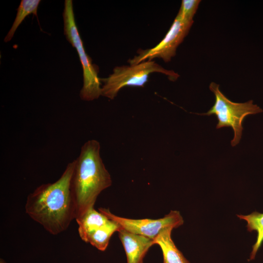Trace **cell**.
<instances>
[{
    "label": "cell",
    "mask_w": 263,
    "mask_h": 263,
    "mask_svg": "<svg viewBox=\"0 0 263 263\" xmlns=\"http://www.w3.org/2000/svg\"><path fill=\"white\" fill-rule=\"evenodd\" d=\"M172 227L163 230L154 239V244L159 246L163 255V263H190L178 249L171 238Z\"/></svg>",
    "instance_id": "cell-9"
},
{
    "label": "cell",
    "mask_w": 263,
    "mask_h": 263,
    "mask_svg": "<svg viewBox=\"0 0 263 263\" xmlns=\"http://www.w3.org/2000/svg\"><path fill=\"white\" fill-rule=\"evenodd\" d=\"M210 90L213 93L215 101L213 106L206 113L201 115H215L218 120L216 129L230 127L234 132V137L231 141L232 147L240 142L243 130L242 123L244 118L249 114H256L262 112L252 100L244 103H236L228 99L220 90L219 85L211 82Z\"/></svg>",
    "instance_id": "cell-5"
},
{
    "label": "cell",
    "mask_w": 263,
    "mask_h": 263,
    "mask_svg": "<svg viewBox=\"0 0 263 263\" xmlns=\"http://www.w3.org/2000/svg\"><path fill=\"white\" fill-rule=\"evenodd\" d=\"M98 209L108 219L117 223L121 228L152 240L163 230L169 227L176 228L184 224L183 217L176 210H171L163 218L157 219H133L115 215L107 208L101 207Z\"/></svg>",
    "instance_id": "cell-7"
},
{
    "label": "cell",
    "mask_w": 263,
    "mask_h": 263,
    "mask_svg": "<svg viewBox=\"0 0 263 263\" xmlns=\"http://www.w3.org/2000/svg\"><path fill=\"white\" fill-rule=\"evenodd\" d=\"M40 0H22L17 9V13L12 26L5 36L4 41L7 42L13 38L14 34L25 18L33 14L37 16Z\"/></svg>",
    "instance_id": "cell-13"
},
{
    "label": "cell",
    "mask_w": 263,
    "mask_h": 263,
    "mask_svg": "<svg viewBox=\"0 0 263 263\" xmlns=\"http://www.w3.org/2000/svg\"><path fill=\"white\" fill-rule=\"evenodd\" d=\"M237 216L239 219L246 222L248 231H255L257 233L256 242L252 246L249 256V260H253L263 242V213L254 211L248 215L238 214Z\"/></svg>",
    "instance_id": "cell-12"
},
{
    "label": "cell",
    "mask_w": 263,
    "mask_h": 263,
    "mask_svg": "<svg viewBox=\"0 0 263 263\" xmlns=\"http://www.w3.org/2000/svg\"><path fill=\"white\" fill-rule=\"evenodd\" d=\"M75 161L71 188L76 205V220L94 207L98 196L112 185V180L101 159L100 143L96 140L86 142Z\"/></svg>",
    "instance_id": "cell-2"
},
{
    "label": "cell",
    "mask_w": 263,
    "mask_h": 263,
    "mask_svg": "<svg viewBox=\"0 0 263 263\" xmlns=\"http://www.w3.org/2000/svg\"><path fill=\"white\" fill-rule=\"evenodd\" d=\"M120 228L117 223L110 219L107 224L89 233L83 241L104 251L107 248L112 236Z\"/></svg>",
    "instance_id": "cell-10"
},
{
    "label": "cell",
    "mask_w": 263,
    "mask_h": 263,
    "mask_svg": "<svg viewBox=\"0 0 263 263\" xmlns=\"http://www.w3.org/2000/svg\"><path fill=\"white\" fill-rule=\"evenodd\" d=\"M110 219L94 207L91 208L80 218L76 219L78 231L82 240L90 232L107 224Z\"/></svg>",
    "instance_id": "cell-11"
},
{
    "label": "cell",
    "mask_w": 263,
    "mask_h": 263,
    "mask_svg": "<svg viewBox=\"0 0 263 263\" xmlns=\"http://www.w3.org/2000/svg\"><path fill=\"white\" fill-rule=\"evenodd\" d=\"M75 164V160L68 163L57 181L40 185L27 198L26 213L53 235L66 230L76 218V205L71 188Z\"/></svg>",
    "instance_id": "cell-1"
},
{
    "label": "cell",
    "mask_w": 263,
    "mask_h": 263,
    "mask_svg": "<svg viewBox=\"0 0 263 263\" xmlns=\"http://www.w3.org/2000/svg\"><path fill=\"white\" fill-rule=\"evenodd\" d=\"M118 233L125 252L127 263H143L148 250L154 245L153 240L122 228Z\"/></svg>",
    "instance_id": "cell-8"
},
{
    "label": "cell",
    "mask_w": 263,
    "mask_h": 263,
    "mask_svg": "<svg viewBox=\"0 0 263 263\" xmlns=\"http://www.w3.org/2000/svg\"><path fill=\"white\" fill-rule=\"evenodd\" d=\"M200 1L199 0H183L178 14L188 20L193 21V18Z\"/></svg>",
    "instance_id": "cell-14"
},
{
    "label": "cell",
    "mask_w": 263,
    "mask_h": 263,
    "mask_svg": "<svg viewBox=\"0 0 263 263\" xmlns=\"http://www.w3.org/2000/svg\"><path fill=\"white\" fill-rule=\"evenodd\" d=\"M193 23V21L188 20L178 14L163 39L153 48L139 49L137 55L128 60L130 65L156 58H161L166 62L170 61L175 56L178 46L188 35Z\"/></svg>",
    "instance_id": "cell-6"
},
{
    "label": "cell",
    "mask_w": 263,
    "mask_h": 263,
    "mask_svg": "<svg viewBox=\"0 0 263 263\" xmlns=\"http://www.w3.org/2000/svg\"><path fill=\"white\" fill-rule=\"evenodd\" d=\"M153 73L164 74L171 81H175L179 75L172 70L165 69L153 60H147L137 64L123 65L114 68L108 77L100 78L101 95L113 99L119 91L126 86L143 87L149 75Z\"/></svg>",
    "instance_id": "cell-4"
},
{
    "label": "cell",
    "mask_w": 263,
    "mask_h": 263,
    "mask_svg": "<svg viewBox=\"0 0 263 263\" xmlns=\"http://www.w3.org/2000/svg\"><path fill=\"white\" fill-rule=\"evenodd\" d=\"M0 263H6V262L3 259L1 258Z\"/></svg>",
    "instance_id": "cell-15"
},
{
    "label": "cell",
    "mask_w": 263,
    "mask_h": 263,
    "mask_svg": "<svg viewBox=\"0 0 263 263\" xmlns=\"http://www.w3.org/2000/svg\"><path fill=\"white\" fill-rule=\"evenodd\" d=\"M64 34L67 40L75 48L83 69V84L79 96L84 101H92L101 95V82L98 76V66L92 63L87 54L75 20L72 0H65L63 12Z\"/></svg>",
    "instance_id": "cell-3"
}]
</instances>
